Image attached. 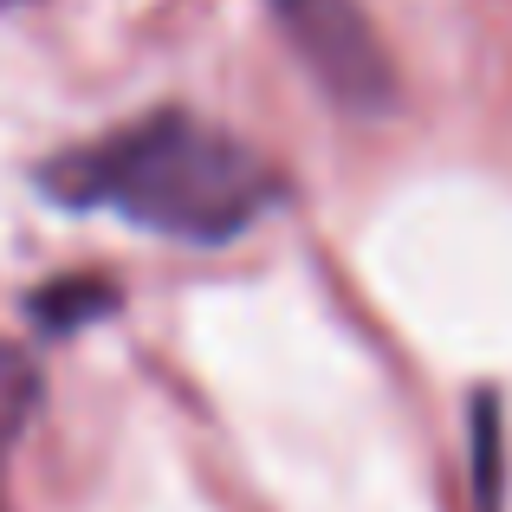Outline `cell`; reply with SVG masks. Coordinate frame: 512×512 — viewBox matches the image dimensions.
<instances>
[{"label": "cell", "instance_id": "obj_1", "mask_svg": "<svg viewBox=\"0 0 512 512\" xmlns=\"http://www.w3.org/2000/svg\"><path fill=\"white\" fill-rule=\"evenodd\" d=\"M33 188L65 214H117L175 247H227L279 208L286 182L247 137L163 104L150 117L104 130L46 156Z\"/></svg>", "mask_w": 512, "mask_h": 512}, {"label": "cell", "instance_id": "obj_3", "mask_svg": "<svg viewBox=\"0 0 512 512\" xmlns=\"http://www.w3.org/2000/svg\"><path fill=\"white\" fill-rule=\"evenodd\" d=\"M26 312H33L39 331H78V325H98V318L117 312V286L111 279H52V286H39L33 299H26Z\"/></svg>", "mask_w": 512, "mask_h": 512}, {"label": "cell", "instance_id": "obj_4", "mask_svg": "<svg viewBox=\"0 0 512 512\" xmlns=\"http://www.w3.org/2000/svg\"><path fill=\"white\" fill-rule=\"evenodd\" d=\"M500 448H506L500 402L480 389L474 396V487H480V506L487 512H500Z\"/></svg>", "mask_w": 512, "mask_h": 512}, {"label": "cell", "instance_id": "obj_5", "mask_svg": "<svg viewBox=\"0 0 512 512\" xmlns=\"http://www.w3.org/2000/svg\"><path fill=\"white\" fill-rule=\"evenodd\" d=\"M7 7H26V0H0V13H7Z\"/></svg>", "mask_w": 512, "mask_h": 512}, {"label": "cell", "instance_id": "obj_2", "mask_svg": "<svg viewBox=\"0 0 512 512\" xmlns=\"http://www.w3.org/2000/svg\"><path fill=\"white\" fill-rule=\"evenodd\" d=\"M279 20V33L292 39L299 65L312 72V85L338 104L344 117H389L402 98L396 59H389L376 20L363 13V0H266Z\"/></svg>", "mask_w": 512, "mask_h": 512}]
</instances>
